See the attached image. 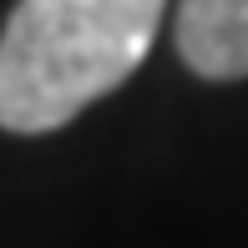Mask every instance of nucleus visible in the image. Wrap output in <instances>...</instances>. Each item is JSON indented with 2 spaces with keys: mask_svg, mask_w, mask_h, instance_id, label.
I'll return each instance as SVG.
<instances>
[{
  "mask_svg": "<svg viewBox=\"0 0 248 248\" xmlns=\"http://www.w3.org/2000/svg\"><path fill=\"white\" fill-rule=\"evenodd\" d=\"M167 0H16L0 31V127H66L147 61Z\"/></svg>",
  "mask_w": 248,
  "mask_h": 248,
  "instance_id": "f257e3e1",
  "label": "nucleus"
},
{
  "mask_svg": "<svg viewBox=\"0 0 248 248\" xmlns=\"http://www.w3.org/2000/svg\"><path fill=\"white\" fill-rule=\"evenodd\" d=\"M172 41L193 76L243 81L248 76V0H177Z\"/></svg>",
  "mask_w": 248,
  "mask_h": 248,
  "instance_id": "f03ea898",
  "label": "nucleus"
}]
</instances>
